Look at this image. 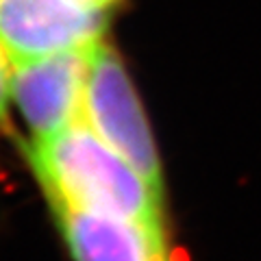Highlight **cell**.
<instances>
[{"mask_svg":"<svg viewBox=\"0 0 261 261\" xmlns=\"http://www.w3.org/2000/svg\"><path fill=\"white\" fill-rule=\"evenodd\" d=\"M11 76H13V59L9 50L0 42V130L11 133L9 120V100H11Z\"/></svg>","mask_w":261,"mask_h":261,"instance_id":"6","label":"cell"},{"mask_svg":"<svg viewBox=\"0 0 261 261\" xmlns=\"http://www.w3.org/2000/svg\"><path fill=\"white\" fill-rule=\"evenodd\" d=\"M29 159L50 205L120 218L163 233L161 194L83 120L33 140Z\"/></svg>","mask_w":261,"mask_h":261,"instance_id":"1","label":"cell"},{"mask_svg":"<svg viewBox=\"0 0 261 261\" xmlns=\"http://www.w3.org/2000/svg\"><path fill=\"white\" fill-rule=\"evenodd\" d=\"M50 207L74 261H172L163 233L92 211Z\"/></svg>","mask_w":261,"mask_h":261,"instance_id":"5","label":"cell"},{"mask_svg":"<svg viewBox=\"0 0 261 261\" xmlns=\"http://www.w3.org/2000/svg\"><path fill=\"white\" fill-rule=\"evenodd\" d=\"M83 3H87V5H92V7H96V9H107V7H111V5H116L118 0H83Z\"/></svg>","mask_w":261,"mask_h":261,"instance_id":"7","label":"cell"},{"mask_svg":"<svg viewBox=\"0 0 261 261\" xmlns=\"http://www.w3.org/2000/svg\"><path fill=\"white\" fill-rule=\"evenodd\" d=\"M83 122L161 194V166L148 120L124 65L105 42L89 53Z\"/></svg>","mask_w":261,"mask_h":261,"instance_id":"2","label":"cell"},{"mask_svg":"<svg viewBox=\"0 0 261 261\" xmlns=\"http://www.w3.org/2000/svg\"><path fill=\"white\" fill-rule=\"evenodd\" d=\"M89 53L92 48L13 61L11 92L33 140L55 135L83 120Z\"/></svg>","mask_w":261,"mask_h":261,"instance_id":"4","label":"cell"},{"mask_svg":"<svg viewBox=\"0 0 261 261\" xmlns=\"http://www.w3.org/2000/svg\"><path fill=\"white\" fill-rule=\"evenodd\" d=\"M102 11L83 0H0V42L13 61L102 42Z\"/></svg>","mask_w":261,"mask_h":261,"instance_id":"3","label":"cell"}]
</instances>
